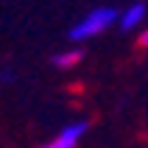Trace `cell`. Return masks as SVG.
Instances as JSON below:
<instances>
[{
	"mask_svg": "<svg viewBox=\"0 0 148 148\" xmlns=\"http://www.w3.org/2000/svg\"><path fill=\"white\" fill-rule=\"evenodd\" d=\"M84 59V53H81V48H64V50H59L56 56H53V67H59V70H73L78 62Z\"/></svg>",
	"mask_w": 148,
	"mask_h": 148,
	"instance_id": "4",
	"label": "cell"
},
{
	"mask_svg": "<svg viewBox=\"0 0 148 148\" xmlns=\"http://www.w3.org/2000/svg\"><path fill=\"white\" fill-rule=\"evenodd\" d=\"M120 20V11H115V8L109 6H101V8H92V11H87V14L78 20V23L70 28V42H87V39H95L98 34H103L106 28H112V25Z\"/></svg>",
	"mask_w": 148,
	"mask_h": 148,
	"instance_id": "1",
	"label": "cell"
},
{
	"mask_svg": "<svg viewBox=\"0 0 148 148\" xmlns=\"http://www.w3.org/2000/svg\"><path fill=\"white\" fill-rule=\"evenodd\" d=\"M84 134H87V120H75V123H67L53 140H48L42 148H75Z\"/></svg>",
	"mask_w": 148,
	"mask_h": 148,
	"instance_id": "2",
	"label": "cell"
},
{
	"mask_svg": "<svg viewBox=\"0 0 148 148\" xmlns=\"http://www.w3.org/2000/svg\"><path fill=\"white\" fill-rule=\"evenodd\" d=\"M148 8H145V3H140V0H137V3H129V6L123 8V11H120V20H117V25H120V28H123V31H134V28H145L148 25Z\"/></svg>",
	"mask_w": 148,
	"mask_h": 148,
	"instance_id": "3",
	"label": "cell"
},
{
	"mask_svg": "<svg viewBox=\"0 0 148 148\" xmlns=\"http://www.w3.org/2000/svg\"><path fill=\"white\" fill-rule=\"evenodd\" d=\"M137 45H140V48H148V25L140 31V36H137Z\"/></svg>",
	"mask_w": 148,
	"mask_h": 148,
	"instance_id": "5",
	"label": "cell"
}]
</instances>
